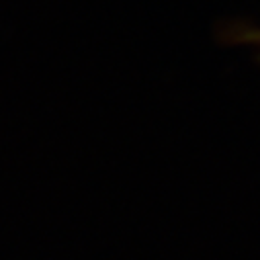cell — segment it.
Returning <instances> with one entry per match:
<instances>
[{
	"label": "cell",
	"mask_w": 260,
	"mask_h": 260,
	"mask_svg": "<svg viewBox=\"0 0 260 260\" xmlns=\"http://www.w3.org/2000/svg\"><path fill=\"white\" fill-rule=\"evenodd\" d=\"M248 39H250V41L260 49V29H258V31H252V33L248 35Z\"/></svg>",
	"instance_id": "obj_1"
}]
</instances>
